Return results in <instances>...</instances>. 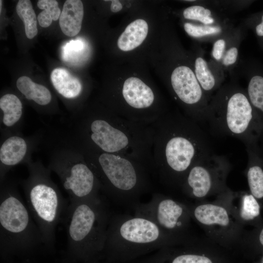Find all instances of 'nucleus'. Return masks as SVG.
Returning a JSON list of instances; mask_svg holds the SVG:
<instances>
[{
    "instance_id": "obj_1",
    "label": "nucleus",
    "mask_w": 263,
    "mask_h": 263,
    "mask_svg": "<svg viewBox=\"0 0 263 263\" xmlns=\"http://www.w3.org/2000/svg\"><path fill=\"white\" fill-rule=\"evenodd\" d=\"M153 173L165 187L180 188L197 161L212 152L197 122L178 113L167 112L152 124Z\"/></svg>"
},
{
    "instance_id": "obj_8",
    "label": "nucleus",
    "mask_w": 263,
    "mask_h": 263,
    "mask_svg": "<svg viewBox=\"0 0 263 263\" xmlns=\"http://www.w3.org/2000/svg\"><path fill=\"white\" fill-rule=\"evenodd\" d=\"M236 76L231 77L212 96L207 120L216 132L250 145L253 132L259 127L246 90L237 82Z\"/></svg>"
},
{
    "instance_id": "obj_5",
    "label": "nucleus",
    "mask_w": 263,
    "mask_h": 263,
    "mask_svg": "<svg viewBox=\"0 0 263 263\" xmlns=\"http://www.w3.org/2000/svg\"><path fill=\"white\" fill-rule=\"evenodd\" d=\"M150 220L138 216H112L103 253L108 263H126L164 247L184 244Z\"/></svg>"
},
{
    "instance_id": "obj_16",
    "label": "nucleus",
    "mask_w": 263,
    "mask_h": 263,
    "mask_svg": "<svg viewBox=\"0 0 263 263\" xmlns=\"http://www.w3.org/2000/svg\"><path fill=\"white\" fill-rule=\"evenodd\" d=\"M240 72L246 77L245 89L255 112L258 126L263 129V68L256 62L243 61L239 62Z\"/></svg>"
},
{
    "instance_id": "obj_7",
    "label": "nucleus",
    "mask_w": 263,
    "mask_h": 263,
    "mask_svg": "<svg viewBox=\"0 0 263 263\" xmlns=\"http://www.w3.org/2000/svg\"><path fill=\"white\" fill-rule=\"evenodd\" d=\"M28 176L23 182L27 207L43 238L44 244L52 248L56 226L68 206L51 177V171L39 161L26 163Z\"/></svg>"
},
{
    "instance_id": "obj_12",
    "label": "nucleus",
    "mask_w": 263,
    "mask_h": 263,
    "mask_svg": "<svg viewBox=\"0 0 263 263\" xmlns=\"http://www.w3.org/2000/svg\"><path fill=\"white\" fill-rule=\"evenodd\" d=\"M231 169L228 159L211 152L197 161L181 185L183 193L195 202L217 196L229 188L226 179Z\"/></svg>"
},
{
    "instance_id": "obj_31",
    "label": "nucleus",
    "mask_w": 263,
    "mask_h": 263,
    "mask_svg": "<svg viewBox=\"0 0 263 263\" xmlns=\"http://www.w3.org/2000/svg\"><path fill=\"white\" fill-rule=\"evenodd\" d=\"M256 242H258L260 246L263 247V227H262L256 237Z\"/></svg>"
},
{
    "instance_id": "obj_9",
    "label": "nucleus",
    "mask_w": 263,
    "mask_h": 263,
    "mask_svg": "<svg viewBox=\"0 0 263 263\" xmlns=\"http://www.w3.org/2000/svg\"><path fill=\"white\" fill-rule=\"evenodd\" d=\"M58 177L70 202L99 196L100 182L81 150L72 142L55 149L48 168Z\"/></svg>"
},
{
    "instance_id": "obj_26",
    "label": "nucleus",
    "mask_w": 263,
    "mask_h": 263,
    "mask_svg": "<svg viewBox=\"0 0 263 263\" xmlns=\"http://www.w3.org/2000/svg\"><path fill=\"white\" fill-rule=\"evenodd\" d=\"M16 12L24 24L27 38L32 39L38 34L37 19L32 3L29 0H19L16 6Z\"/></svg>"
},
{
    "instance_id": "obj_28",
    "label": "nucleus",
    "mask_w": 263,
    "mask_h": 263,
    "mask_svg": "<svg viewBox=\"0 0 263 263\" xmlns=\"http://www.w3.org/2000/svg\"><path fill=\"white\" fill-rule=\"evenodd\" d=\"M242 22L253 32L260 47L263 49V9L250 15Z\"/></svg>"
},
{
    "instance_id": "obj_24",
    "label": "nucleus",
    "mask_w": 263,
    "mask_h": 263,
    "mask_svg": "<svg viewBox=\"0 0 263 263\" xmlns=\"http://www.w3.org/2000/svg\"><path fill=\"white\" fill-rule=\"evenodd\" d=\"M16 86L27 100L40 106H46L52 101V95L49 89L43 85L34 82L28 76L19 77L17 80Z\"/></svg>"
},
{
    "instance_id": "obj_14",
    "label": "nucleus",
    "mask_w": 263,
    "mask_h": 263,
    "mask_svg": "<svg viewBox=\"0 0 263 263\" xmlns=\"http://www.w3.org/2000/svg\"><path fill=\"white\" fill-rule=\"evenodd\" d=\"M203 48L196 45L190 60L197 79L203 90L210 99L212 96L223 85L225 72L221 66L212 59L205 58Z\"/></svg>"
},
{
    "instance_id": "obj_20",
    "label": "nucleus",
    "mask_w": 263,
    "mask_h": 263,
    "mask_svg": "<svg viewBox=\"0 0 263 263\" xmlns=\"http://www.w3.org/2000/svg\"><path fill=\"white\" fill-rule=\"evenodd\" d=\"M84 15V7L80 0H67L59 19L62 32L68 37L76 36L80 31Z\"/></svg>"
},
{
    "instance_id": "obj_29",
    "label": "nucleus",
    "mask_w": 263,
    "mask_h": 263,
    "mask_svg": "<svg viewBox=\"0 0 263 263\" xmlns=\"http://www.w3.org/2000/svg\"><path fill=\"white\" fill-rule=\"evenodd\" d=\"M254 0H209V6L225 14L241 11L250 5Z\"/></svg>"
},
{
    "instance_id": "obj_22",
    "label": "nucleus",
    "mask_w": 263,
    "mask_h": 263,
    "mask_svg": "<svg viewBox=\"0 0 263 263\" xmlns=\"http://www.w3.org/2000/svg\"><path fill=\"white\" fill-rule=\"evenodd\" d=\"M51 80L56 92L66 99L75 98L81 93L82 86L80 81L64 69L53 70Z\"/></svg>"
},
{
    "instance_id": "obj_23",
    "label": "nucleus",
    "mask_w": 263,
    "mask_h": 263,
    "mask_svg": "<svg viewBox=\"0 0 263 263\" xmlns=\"http://www.w3.org/2000/svg\"><path fill=\"white\" fill-rule=\"evenodd\" d=\"M148 32L147 22L142 19H136L130 23L119 36L117 46L123 51L133 50L143 42Z\"/></svg>"
},
{
    "instance_id": "obj_30",
    "label": "nucleus",
    "mask_w": 263,
    "mask_h": 263,
    "mask_svg": "<svg viewBox=\"0 0 263 263\" xmlns=\"http://www.w3.org/2000/svg\"><path fill=\"white\" fill-rule=\"evenodd\" d=\"M122 5L118 0H112L111 10L113 12H117L122 8Z\"/></svg>"
},
{
    "instance_id": "obj_21",
    "label": "nucleus",
    "mask_w": 263,
    "mask_h": 263,
    "mask_svg": "<svg viewBox=\"0 0 263 263\" xmlns=\"http://www.w3.org/2000/svg\"><path fill=\"white\" fill-rule=\"evenodd\" d=\"M235 26L231 21L215 25H204L185 21L183 28L190 37L201 42L212 43Z\"/></svg>"
},
{
    "instance_id": "obj_6",
    "label": "nucleus",
    "mask_w": 263,
    "mask_h": 263,
    "mask_svg": "<svg viewBox=\"0 0 263 263\" xmlns=\"http://www.w3.org/2000/svg\"><path fill=\"white\" fill-rule=\"evenodd\" d=\"M0 183L1 256L6 259L32 253L44 244L41 233L15 186Z\"/></svg>"
},
{
    "instance_id": "obj_11",
    "label": "nucleus",
    "mask_w": 263,
    "mask_h": 263,
    "mask_svg": "<svg viewBox=\"0 0 263 263\" xmlns=\"http://www.w3.org/2000/svg\"><path fill=\"white\" fill-rule=\"evenodd\" d=\"M133 209L134 215L150 220L162 230L185 244L198 238L192 232L193 220L186 202L155 193L150 201L140 203Z\"/></svg>"
},
{
    "instance_id": "obj_19",
    "label": "nucleus",
    "mask_w": 263,
    "mask_h": 263,
    "mask_svg": "<svg viewBox=\"0 0 263 263\" xmlns=\"http://www.w3.org/2000/svg\"><path fill=\"white\" fill-rule=\"evenodd\" d=\"M182 16L186 21L204 25H215L231 21L225 13L201 4H193L186 8Z\"/></svg>"
},
{
    "instance_id": "obj_33",
    "label": "nucleus",
    "mask_w": 263,
    "mask_h": 263,
    "mask_svg": "<svg viewBox=\"0 0 263 263\" xmlns=\"http://www.w3.org/2000/svg\"><path fill=\"white\" fill-rule=\"evenodd\" d=\"M98 263H108L105 262V261L104 262V263H101V261H100V262H99Z\"/></svg>"
},
{
    "instance_id": "obj_3",
    "label": "nucleus",
    "mask_w": 263,
    "mask_h": 263,
    "mask_svg": "<svg viewBox=\"0 0 263 263\" xmlns=\"http://www.w3.org/2000/svg\"><path fill=\"white\" fill-rule=\"evenodd\" d=\"M67 262L98 263L103 253L112 217L100 196L70 202L66 213Z\"/></svg>"
},
{
    "instance_id": "obj_27",
    "label": "nucleus",
    "mask_w": 263,
    "mask_h": 263,
    "mask_svg": "<svg viewBox=\"0 0 263 263\" xmlns=\"http://www.w3.org/2000/svg\"><path fill=\"white\" fill-rule=\"evenodd\" d=\"M38 7L43 10L38 16L39 24L42 27H48L52 21L59 19L61 11L58 2L55 0H39L37 2Z\"/></svg>"
},
{
    "instance_id": "obj_10",
    "label": "nucleus",
    "mask_w": 263,
    "mask_h": 263,
    "mask_svg": "<svg viewBox=\"0 0 263 263\" xmlns=\"http://www.w3.org/2000/svg\"><path fill=\"white\" fill-rule=\"evenodd\" d=\"M186 203L193 221L208 239L222 247L239 246L244 232V226L219 195L212 201Z\"/></svg>"
},
{
    "instance_id": "obj_13",
    "label": "nucleus",
    "mask_w": 263,
    "mask_h": 263,
    "mask_svg": "<svg viewBox=\"0 0 263 263\" xmlns=\"http://www.w3.org/2000/svg\"><path fill=\"white\" fill-rule=\"evenodd\" d=\"M0 146V182L12 168L31 159L37 139L24 137L18 132L2 135Z\"/></svg>"
},
{
    "instance_id": "obj_32",
    "label": "nucleus",
    "mask_w": 263,
    "mask_h": 263,
    "mask_svg": "<svg viewBox=\"0 0 263 263\" xmlns=\"http://www.w3.org/2000/svg\"><path fill=\"white\" fill-rule=\"evenodd\" d=\"M0 12H1V0H0Z\"/></svg>"
},
{
    "instance_id": "obj_25",
    "label": "nucleus",
    "mask_w": 263,
    "mask_h": 263,
    "mask_svg": "<svg viewBox=\"0 0 263 263\" xmlns=\"http://www.w3.org/2000/svg\"><path fill=\"white\" fill-rule=\"evenodd\" d=\"M248 164L246 169V176L250 193L258 201L263 200V166L259 158L248 146Z\"/></svg>"
},
{
    "instance_id": "obj_2",
    "label": "nucleus",
    "mask_w": 263,
    "mask_h": 263,
    "mask_svg": "<svg viewBox=\"0 0 263 263\" xmlns=\"http://www.w3.org/2000/svg\"><path fill=\"white\" fill-rule=\"evenodd\" d=\"M78 119L72 141L74 144L98 151L132 157L153 173L151 125L130 120L110 110L91 112Z\"/></svg>"
},
{
    "instance_id": "obj_17",
    "label": "nucleus",
    "mask_w": 263,
    "mask_h": 263,
    "mask_svg": "<svg viewBox=\"0 0 263 263\" xmlns=\"http://www.w3.org/2000/svg\"><path fill=\"white\" fill-rule=\"evenodd\" d=\"M0 130L2 135L18 132L23 120V106L19 98L13 94H6L0 98Z\"/></svg>"
},
{
    "instance_id": "obj_18",
    "label": "nucleus",
    "mask_w": 263,
    "mask_h": 263,
    "mask_svg": "<svg viewBox=\"0 0 263 263\" xmlns=\"http://www.w3.org/2000/svg\"><path fill=\"white\" fill-rule=\"evenodd\" d=\"M247 29L242 22L235 27L233 33L225 44L223 58L220 63L225 72H227L231 77L236 74V69L239 64V49L242 41L247 34Z\"/></svg>"
},
{
    "instance_id": "obj_4",
    "label": "nucleus",
    "mask_w": 263,
    "mask_h": 263,
    "mask_svg": "<svg viewBox=\"0 0 263 263\" xmlns=\"http://www.w3.org/2000/svg\"><path fill=\"white\" fill-rule=\"evenodd\" d=\"M76 146L97 176L101 190L114 202L133 209L140 203V197L150 190L151 172L141 162Z\"/></svg>"
},
{
    "instance_id": "obj_15",
    "label": "nucleus",
    "mask_w": 263,
    "mask_h": 263,
    "mask_svg": "<svg viewBox=\"0 0 263 263\" xmlns=\"http://www.w3.org/2000/svg\"><path fill=\"white\" fill-rule=\"evenodd\" d=\"M218 195L242 226L254 223L259 218L261 210L260 204L250 192L234 191L228 188Z\"/></svg>"
}]
</instances>
